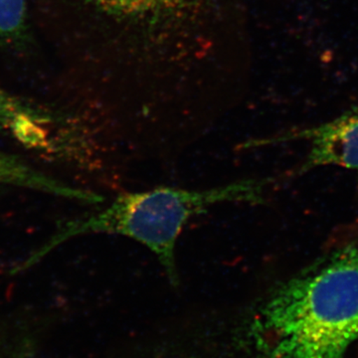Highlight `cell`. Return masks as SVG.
Segmentation results:
<instances>
[{"instance_id":"obj_5","label":"cell","mask_w":358,"mask_h":358,"mask_svg":"<svg viewBox=\"0 0 358 358\" xmlns=\"http://www.w3.org/2000/svg\"><path fill=\"white\" fill-rule=\"evenodd\" d=\"M51 121L0 88V131L23 147L39 152L52 148Z\"/></svg>"},{"instance_id":"obj_6","label":"cell","mask_w":358,"mask_h":358,"mask_svg":"<svg viewBox=\"0 0 358 358\" xmlns=\"http://www.w3.org/2000/svg\"><path fill=\"white\" fill-rule=\"evenodd\" d=\"M0 185L17 186V187L54 195V196L76 200L82 203L99 204L103 201L101 195L65 185L62 181L51 178L26 164L24 160L1 150H0Z\"/></svg>"},{"instance_id":"obj_1","label":"cell","mask_w":358,"mask_h":358,"mask_svg":"<svg viewBox=\"0 0 358 358\" xmlns=\"http://www.w3.org/2000/svg\"><path fill=\"white\" fill-rule=\"evenodd\" d=\"M103 114L212 107L244 88L243 0H80Z\"/></svg>"},{"instance_id":"obj_4","label":"cell","mask_w":358,"mask_h":358,"mask_svg":"<svg viewBox=\"0 0 358 358\" xmlns=\"http://www.w3.org/2000/svg\"><path fill=\"white\" fill-rule=\"evenodd\" d=\"M307 143L301 171L336 167L358 171V107L331 121L289 134Z\"/></svg>"},{"instance_id":"obj_2","label":"cell","mask_w":358,"mask_h":358,"mask_svg":"<svg viewBox=\"0 0 358 358\" xmlns=\"http://www.w3.org/2000/svg\"><path fill=\"white\" fill-rule=\"evenodd\" d=\"M252 329L268 358H345L358 339V228L275 289Z\"/></svg>"},{"instance_id":"obj_7","label":"cell","mask_w":358,"mask_h":358,"mask_svg":"<svg viewBox=\"0 0 358 358\" xmlns=\"http://www.w3.org/2000/svg\"><path fill=\"white\" fill-rule=\"evenodd\" d=\"M26 0H0V39L13 40L24 30Z\"/></svg>"},{"instance_id":"obj_3","label":"cell","mask_w":358,"mask_h":358,"mask_svg":"<svg viewBox=\"0 0 358 358\" xmlns=\"http://www.w3.org/2000/svg\"><path fill=\"white\" fill-rule=\"evenodd\" d=\"M267 185L265 180L246 179L203 190L157 187L124 193L102 210L65 224L17 268L24 271L31 267L52 249L72 238L89 234L121 235L150 250L166 271L169 282L178 286L176 245L190 219L217 205L256 203L263 199Z\"/></svg>"}]
</instances>
